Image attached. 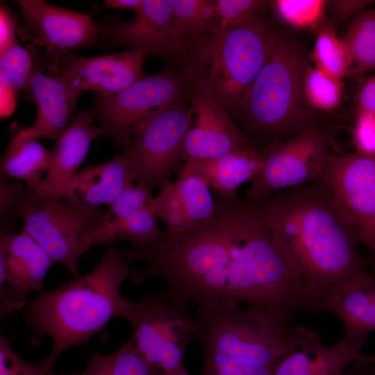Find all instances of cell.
Segmentation results:
<instances>
[{
  "instance_id": "cell-1",
  "label": "cell",
  "mask_w": 375,
  "mask_h": 375,
  "mask_svg": "<svg viewBox=\"0 0 375 375\" xmlns=\"http://www.w3.org/2000/svg\"><path fill=\"white\" fill-rule=\"evenodd\" d=\"M269 197L250 202L216 195L215 215L206 226L180 234L163 231L149 244L119 249L130 263H145L129 278L139 284L158 278L187 306L237 302L284 325L301 312H319L321 303L268 225Z\"/></svg>"
},
{
  "instance_id": "cell-2",
  "label": "cell",
  "mask_w": 375,
  "mask_h": 375,
  "mask_svg": "<svg viewBox=\"0 0 375 375\" xmlns=\"http://www.w3.org/2000/svg\"><path fill=\"white\" fill-rule=\"evenodd\" d=\"M267 221L323 304L341 284L370 274L353 227L319 180L271 195Z\"/></svg>"
},
{
  "instance_id": "cell-3",
  "label": "cell",
  "mask_w": 375,
  "mask_h": 375,
  "mask_svg": "<svg viewBox=\"0 0 375 375\" xmlns=\"http://www.w3.org/2000/svg\"><path fill=\"white\" fill-rule=\"evenodd\" d=\"M130 262L118 249L109 247L89 273L40 293L26 306L25 317L38 345L44 335L52 346L42 361L53 368L56 358L69 348L86 344L112 319L123 318L128 299L120 286L129 278Z\"/></svg>"
},
{
  "instance_id": "cell-4",
  "label": "cell",
  "mask_w": 375,
  "mask_h": 375,
  "mask_svg": "<svg viewBox=\"0 0 375 375\" xmlns=\"http://www.w3.org/2000/svg\"><path fill=\"white\" fill-rule=\"evenodd\" d=\"M310 53L281 29L277 43L249 88L234 122L259 148L283 141L319 125L308 103L303 81Z\"/></svg>"
},
{
  "instance_id": "cell-5",
  "label": "cell",
  "mask_w": 375,
  "mask_h": 375,
  "mask_svg": "<svg viewBox=\"0 0 375 375\" xmlns=\"http://www.w3.org/2000/svg\"><path fill=\"white\" fill-rule=\"evenodd\" d=\"M193 339L203 360L274 369L292 351H312L323 344L316 332L300 324L284 325L260 308L237 302L199 306Z\"/></svg>"
},
{
  "instance_id": "cell-6",
  "label": "cell",
  "mask_w": 375,
  "mask_h": 375,
  "mask_svg": "<svg viewBox=\"0 0 375 375\" xmlns=\"http://www.w3.org/2000/svg\"><path fill=\"white\" fill-rule=\"evenodd\" d=\"M281 31L267 12L249 24L219 29L206 42L190 48L181 68L190 73L194 88L234 121Z\"/></svg>"
},
{
  "instance_id": "cell-7",
  "label": "cell",
  "mask_w": 375,
  "mask_h": 375,
  "mask_svg": "<svg viewBox=\"0 0 375 375\" xmlns=\"http://www.w3.org/2000/svg\"><path fill=\"white\" fill-rule=\"evenodd\" d=\"M14 208L23 221V230L53 262L79 276L80 260L91 247V238L107 212L101 206L73 204L61 196H38L28 188Z\"/></svg>"
},
{
  "instance_id": "cell-8",
  "label": "cell",
  "mask_w": 375,
  "mask_h": 375,
  "mask_svg": "<svg viewBox=\"0 0 375 375\" xmlns=\"http://www.w3.org/2000/svg\"><path fill=\"white\" fill-rule=\"evenodd\" d=\"M194 82L185 69L169 67L143 76L114 93L92 92L88 111L99 122L101 136L124 148L146 119L158 109L190 97Z\"/></svg>"
},
{
  "instance_id": "cell-9",
  "label": "cell",
  "mask_w": 375,
  "mask_h": 375,
  "mask_svg": "<svg viewBox=\"0 0 375 375\" xmlns=\"http://www.w3.org/2000/svg\"><path fill=\"white\" fill-rule=\"evenodd\" d=\"M123 319L131 327L129 341L151 365L163 375L185 367V349L194 333L189 306L166 289L128 300Z\"/></svg>"
},
{
  "instance_id": "cell-10",
  "label": "cell",
  "mask_w": 375,
  "mask_h": 375,
  "mask_svg": "<svg viewBox=\"0 0 375 375\" xmlns=\"http://www.w3.org/2000/svg\"><path fill=\"white\" fill-rule=\"evenodd\" d=\"M190 97L151 114L124 148L135 181L161 190L183 166L186 136L194 116Z\"/></svg>"
},
{
  "instance_id": "cell-11",
  "label": "cell",
  "mask_w": 375,
  "mask_h": 375,
  "mask_svg": "<svg viewBox=\"0 0 375 375\" xmlns=\"http://www.w3.org/2000/svg\"><path fill=\"white\" fill-rule=\"evenodd\" d=\"M22 11L17 27L35 67L47 72L62 56L82 47H101L99 29L90 16L44 0L15 1Z\"/></svg>"
},
{
  "instance_id": "cell-12",
  "label": "cell",
  "mask_w": 375,
  "mask_h": 375,
  "mask_svg": "<svg viewBox=\"0 0 375 375\" xmlns=\"http://www.w3.org/2000/svg\"><path fill=\"white\" fill-rule=\"evenodd\" d=\"M317 180L367 249L375 277V154L332 153Z\"/></svg>"
},
{
  "instance_id": "cell-13",
  "label": "cell",
  "mask_w": 375,
  "mask_h": 375,
  "mask_svg": "<svg viewBox=\"0 0 375 375\" xmlns=\"http://www.w3.org/2000/svg\"><path fill=\"white\" fill-rule=\"evenodd\" d=\"M328 135L319 125L265 147V161L251 181L244 199L258 202L281 190L319 179L332 154Z\"/></svg>"
},
{
  "instance_id": "cell-14",
  "label": "cell",
  "mask_w": 375,
  "mask_h": 375,
  "mask_svg": "<svg viewBox=\"0 0 375 375\" xmlns=\"http://www.w3.org/2000/svg\"><path fill=\"white\" fill-rule=\"evenodd\" d=\"M101 47L119 46L162 59L170 67L181 69L192 47L178 35L174 20L173 0H143L133 19L106 20L97 25Z\"/></svg>"
},
{
  "instance_id": "cell-15",
  "label": "cell",
  "mask_w": 375,
  "mask_h": 375,
  "mask_svg": "<svg viewBox=\"0 0 375 375\" xmlns=\"http://www.w3.org/2000/svg\"><path fill=\"white\" fill-rule=\"evenodd\" d=\"M54 265L41 246L24 230L1 233L0 316L4 318L24 308L31 292H44V280Z\"/></svg>"
},
{
  "instance_id": "cell-16",
  "label": "cell",
  "mask_w": 375,
  "mask_h": 375,
  "mask_svg": "<svg viewBox=\"0 0 375 375\" xmlns=\"http://www.w3.org/2000/svg\"><path fill=\"white\" fill-rule=\"evenodd\" d=\"M144 55L136 50L95 57L69 53L56 61L46 74L62 81L81 96L87 90L119 92L141 78Z\"/></svg>"
},
{
  "instance_id": "cell-17",
  "label": "cell",
  "mask_w": 375,
  "mask_h": 375,
  "mask_svg": "<svg viewBox=\"0 0 375 375\" xmlns=\"http://www.w3.org/2000/svg\"><path fill=\"white\" fill-rule=\"evenodd\" d=\"M190 102L195 119L186 136L184 163L209 160L251 147L259 148L243 134L226 112L194 88Z\"/></svg>"
},
{
  "instance_id": "cell-18",
  "label": "cell",
  "mask_w": 375,
  "mask_h": 375,
  "mask_svg": "<svg viewBox=\"0 0 375 375\" xmlns=\"http://www.w3.org/2000/svg\"><path fill=\"white\" fill-rule=\"evenodd\" d=\"M153 197L151 208L167 226L166 232L180 234L208 224L212 219L216 201L210 188L199 178L179 174Z\"/></svg>"
},
{
  "instance_id": "cell-19",
  "label": "cell",
  "mask_w": 375,
  "mask_h": 375,
  "mask_svg": "<svg viewBox=\"0 0 375 375\" xmlns=\"http://www.w3.org/2000/svg\"><path fill=\"white\" fill-rule=\"evenodd\" d=\"M35 101L38 115L35 123L26 128L12 126L19 138L56 142L68 126L79 95L59 78L35 68L25 90Z\"/></svg>"
},
{
  "instance_id": "cell-20",
  "label": "cell",
  "mask_w": 375,
  "mask_h": 375,
  "mask_svg": "<svg viewBox=\"0 0 375 375\" xmlns=\"http://www.w3.org/2000/svg\"><path fill=\"white\" fill-rule=\"evenodd\" d=\"M94 118L87 110L73 116L51 151V163L43 180L33 192L41 197L62 196L68 182L76 174L92 141L101 136ZM31 189V188H30Z\"/></svg>"
},
{
  "instance_id": "cell-21",
  "label": "cell",
  "mask_w": 375,
  "mask_h": 375,
  "mask_svg": "<svg viewBox=\"0 0 375 375\" xmlns=\"http://www.w3.org/2000/svg\"><path fill=\"white\" fill-rule=\"evenodd\" d=\"M324 306L342 322L343 338L362 347L375 331V277L369 274L341 284L326 297Z\"/></svg>"
},
{
  "instance_id": "cell-22",
  "label": "cell",
  "mask_w": 375,
  "mask_h": 375,
  "mask_svg": "<svg viewBox=\"0 0 375 375\" xmlns=\"http://www.w3.org/2000/svg\"><path fill=\"white\" fill-rule=\"evenodd\" d=\"M134 181L129 162L123 154H117L106 162L77 172L61 197L73 204L110 206Z\"/></svg>"
},
{
  "instance_id": "cell-23",
  "label": "cell",
  "mask_w": 375,
  "mask_h": 375,
  "mask_svg": "<svg viewBox=\"0 0 375 375\" xmlns=\"http://www.w3.org/2000/svg\"><path fill=\"white\" fill-rule=\"evenodd\" d=\"M265 150L251 147L218 157L184 163L178 174H188L201 179L224 200L238 198L236 191L244 182L253 179L262 170Z\"/></svg>"
},
{
  "instance_id": "cell-24",
  "label": "cell",
  "mask_w": 375,
  "mask_h": 375,
  "mask_svg": "<svg viewBox=\"0 0 375 375\" xmlns=\"http://www.w3.org/2000/svg\"><path fill=\"white\" fill-rule=\"evenodd\" d=\"M361 348L342 337L335 344H322L312 351L297 349L278 363L273 375H344V368L357 362Z\"/></svg>"
},
{
  "instance_id": "cell-25",
  "label": "cell",
  "mask_w": 375,
  "mask_h": 375,
  "mask_svg": "<svg viewBox=\"0 0 375 375\" xmlns=\"http://www.w3.org/2000/svg\"><path fill=\"white\" fill-rule=\"evenodd\" d=\"M51 163V151L38 140L19 138L14 133L1 156V178L19 179L35 190Z\"/></svg>"
},
{
  "instance_id": "cell-26",
  "label": "cell",
  "mask_w": 375,
  "mask_h": 375,
  "mask_svg": "<svg viewBox=\"0 0 375 375\" xmlns=\"http://www.w3.org/2000/svg\"><path fill=\"white\" fill-rule=\"evenodd\" d=\"M348 59V78L361 81L375 70V8H367L350 20L342 38Z\"/></svg>"
},
{
  "instance_id": "cell-27",
  "label": "cell",
  "mask_w": 375,
  "mask_h": 375,
  "mask_svg": "<svg viewBox=\"0 0 375 375\" xmlns=\"http://www.w3.org/2000/svg\"><path fill=\"white\" fill-rule=\"evenodd\" d=\"M151 205L128 217L105 221L91 238V246L112 247L118 240H126L133 247H141L155 241L163 231L160 229Z\"/></svg>"
},
{
  "instance_id": "cell-28",
  "label": "cell",
  "mask_w": 375,
  "mask_h": 375,
  "mask_svg": "<svg viewBox=\"0 0 375 375\" xmlns=\"http://www.w3.org/2000/svg\"><path fill=\"white\" fill-rule=\"evenodd\" d=\"M174 20L180 39L192 47L219 30L215 0H173Z\"/></svg>"
},
{
  "instance_id": "cell-29",
  "label": "cell",
  "mask_w": 375,
  "mask_h": 375,
  "mask_svg": "<svg viewBox=\"0 0 375 375\" xmlns=\"http://www.w3.org/2000/svg\"><path fill=\"white\" fill-rule=\"evenodd\" d=\"M34 69L31 53L17 44L0 56L1 116L15 109L17 94L27 88Z\"/></svg>"
},
{
  "instance_id": "cell-30",
  "label": "cell",
  "mask_w": 375,
  "mask_h": 375,
  "mask_svg": "<svg viewBox=\"0 0 375 375\" xmlns=\"http://www.w3.org/2000/svg\"><path fill=\"white\" fill-rule=\"evenodd\" d=\"M69 375H163L142 356L128 340L117 351L108 354L95 353L85 369Z\"/></svg>"
},
{
  "instance_id": "cell-31",
  "label": "cell",
  "mask_w": 375,
  "mask_h": 375,
  "mask_svg": "<svg viewBox=\"0 0 375 375\" xmlns=\"http://www.w3.org/2000/svg\"><path fill=\"white\" fill-rule=\"evenodd\" d=\"M317 37L310 53L315 67L342 80L348 74V59L342 38L334 26L325 20L317 30Z\"/></svg>"
},
{
  "instance_id": "cell-32",
  "label": "cell",
  "mask_w": 375,
  "mask_h": 375,
  "mask_svg": "<svg viewBox=\"0 0 375 375\" xmlns=\"http://www.w3.org/2000/svg\"><path fill=\"white\" fill-rule=\"evenodd\" d=\"M328 1L276 0L269 1V7L276 17L296 28L317 30L326 20Z\"/></svg>"
},
{
  "instance_id": "cell-33",
  "label": "cell",
  "mask_w": 375,
  "mask_h": 375,
  "mask_svg": "<svg viewBox=\"0 0 375 375\" xmlns=\"http://www.w3.org/2000/svg\"><path fill=\"white\" fill-rule=\"evenodd\" d=\"M342 81L311 65L303 81L308 103L315 111L331 110L338 107L342 97Z\"/></svg>"
},
{
  "instance_id": "cell-34",
  "label": "cell",
  "mask_w": 375,
  "mask_h": 375,
  "mask_svg": "<svg viewBox=\"0 0 375 375\" xmlns=\"http://www.w3.org/2000/svg\"><path fill=\"white\" fill-rule=\"evenodd\" d=\"M219 29L249 24L267 12L269 1L215 0Z\"/></svg>"
},
{
  "instance_id": "cell-35",
  "label": "cell",
  "mask_w": 375,
  "mask_h": 375,
  "mask_svg": "<svg viewBox=\"0 0 375 375\" xmlns=\"http://www.w3.org/2000/svg\"><path fill=\"white\" fill-rule=\"evenodd\" d=\"M0 375H69L58 374L40 362L33 365L22 359L12 349L10 341L0 336Z\"/></svg>"
},
{
  "instance_id": "cell-36",
  "label": "cell",
  "mask_w": 375,
  "mask_h": 375,
  "mask_svg": "<svg viewBox=\"0 0 375 375\" xmlns=\"http://www.w3.org/2000/svg\"><path fill=\"white\" fill-rule=\"evenodd\" d=\"M153 189L142 183L128 188L110 206L107 217L124 218L149 206L153 199Z\"/></svg>"
},
{
  "instance_id": "cell-37",
  "label": "cell",
  "mask_w": 375,
  "mask_h": 375,
  "mask_svg": "<svg viewBox=\"0 0 375 375\" xmlns=\"http://www.w3.org/2000/svg\"><path fill=\"white\" fill-rule=\"evenodd\" d=\"M352 139L356 151L375 154V114L356 115Z\"/></svg>"
},
{
  "instance_id": "cell-38",
  "label": "cell",
  "mask_w": 375,
  "mask_h": 375,
  "mask_svg": "<svg viewBox=\"0 0 375 375\" xmlns=\"http://www.w3.org/2000/svg\"><path fill=\"white\" fill-rule=\"evenodd\" d=\"M273 372L262 367L203 360L202 375H273Z\"/></svg>"
},
{
  "instance_id": "cell-39",
  "label": "cell",
  "mask_w": 375,
  "mask_h": 375,
  "mask_svg": "<svg viewBox=\"0 0 375 375\" xmlns=\"http://www.w3.org/2000/svg\"><path fill=\"white\" fill-rule=\"evenodd\" d=\"M374 1H328L327 7L331 12L332 20L337 23H342L352 19L358 13L367 9Z\"/></svg>"
},
{
  "instance_id": "cell-40",
  "label": "cell",
  "mask_w": 375,
  "mask_h": 375,
  "mask_svg": "<svg viewBox=\"0 0 375 375\" xmlns=\"http://www.w3.org/2000/svg\"><path fill=\"white\" fill-rule=\"evenodd\" d=\"M17 19L3 3L0 6V56L19 44L15 36Z\"/></svg>"
},
{
  "instance_id": "cell-41",
  "label": "cell",
  "mask_w": 375,
  "mask_h": 375,
  "mask_svg": "<svg viewBox=\"0 0 375 375\" xmlns=\"http://www.w3.org/2000/svg\"><path fill=\"white\" fill-rule=\"evenodd\" d=\"M356 115L375 114V75L360 81L354 97Z\"/></svg>"
},
{
  "instance_id": "cell-42",
  "label": "cell",
  "mask_w": 375,
  "mask_h": 375,
  "mask_svg": "<svg viewBox=\"0 0 375 375\" xmlns=\"http://www.w3.org/2000/svg\"><path fill=\"white\" fill-rule=\"evenodd\" d=\"M26 190L20 182H7L0 179V211L3 212L10 206H15L22 198Z\"/></svg>"
},
{
  "instance_id": "cell-43",
  "label": "cell",
  "mask_w": 375,
  "mask_h": 375,
  "mask_svg": "<svg viewBox=\"0 0 375 375\" xmlns=\"http://www.w3.org/2000/svg\"><path fill=\"white\" fill-rule=\"evenodd\" d=\"M143 0H105V8L126 9L137 12L142 6Z\"/></svg>"
},
{
  "instance_id": "cell-44",
  "label": "cell",
  "mask_w": 375,
  "mask_h": 375,
  "mask_svg": "<svg viewBox=\"0 0 375 375\" xmlns=\"http://www.w3.org/2000/svg\"><path fill=\"white\" fill-rule=\"evenodd\" d=\"M369 364H355L353 368L344 375H375V368Z\"/></svg>"
},
{
  "instance_id": "cell-45",
  "label": "cell",
  "mask_w": 375,
  "mask_h": 375,
  "mask_svg": "<svg viewBox=\"0 0 375 375\" xmlns=\"http://www.w3.org/2000/svg\"><path fill=\"white\" fill-rule=\"evenodd\" d=\"M355 364H369L375 365V354L365 355L361 353ZM354 364V365H355Z\"/></svg>"
},
{
  "instance_id": "cell-46",
  "label": "cell",
  "mask_w": 375,
  "mask_h": 375,
  "mask_svg": "<svg viewBox=\"0 0 375 375\" xmlns=\"http://www.w3.org/2000/svg\"><path fill=\"white\" fill-rule=\"evenodd\" d=\"M165 375H190V374H189L188 372L185 369V367H183L178 371H176L172 373L167 374Z\"/></svg>"
}]
</instances>
